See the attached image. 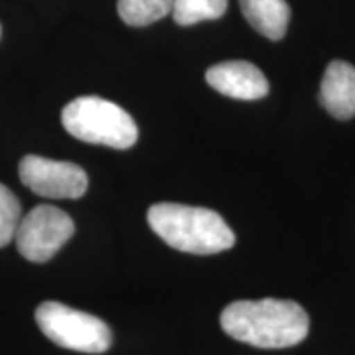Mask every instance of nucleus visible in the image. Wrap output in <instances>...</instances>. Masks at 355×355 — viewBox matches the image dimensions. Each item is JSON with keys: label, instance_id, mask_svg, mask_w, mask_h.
I'll list each match as a JSON object with an SVG mask.
<instances>
[{"label": "nucleus", "instance_id": "1", "mask_svg": "<svg viewBox=\"0 0 355 355\" xmlns=\"http://www.w3.org/2000/svg\"><path fill=\"white\" fill-rule=\"evenodd\" d=\"M220 326L225 334L243 344L260 349H285L306 339L309 318L295 301H235L222 311Z\"/></svg>", "mask_w": 355, "mask_h": 355}, {"label": "nucleus", "instance_id": "4", "mask_svg": "<svg viewBox=\"0 0 355 355\" xmlns=\"http://www.w3.org/2000/svg\"><path fill=\"white\" fill-rule=\"evenodd\" d=\"M35 319L40 331L60 347L84 354H102L112 344V334L102 319L56 301L40 304Z\"/></svg>", "mask_w": 355, "mask_h": 355}, {"label": "nucleus", "instance_id": "2", "mask_svg": "<svg viewBox=\"0 0 355 355\" xmlns=\"http://www.w3.org/2000/svg\"><path fill=\"white\" fill-rule=\"evenodd\" d=\"M146 220L162 241L186 254H219L235 243V234L225 220L206 207L158 202L148 209Z\"/></svg>", "mask_w": 355, "mask_h": 355}, {"label": "nucleus", "instance_id": "10", "mask_svg": "<svg viewBox=\"0 0 355 355\" xmlns=\"http://www.w3.org/2000/svg\"><path fill=\"white\" fill-rule=\"evenodd\" d=\"M175 0H117L121 19L130 26H146L165 19Z\"/></svg>", "mask_w": 355, "mask_h": 355}, {"label": "nucleus", "instance_id": "13", "mask_svg": "<svg viewBox=\"0 0 355 355\" xmlns=\"http://www.w3.org/2000/svg\"><path fill=\"white\" fill-rule=\"evenodd\" d=\"M0 35H2V28H0Z\"/></svg>", "mask_w": 355, "mask_h": 355}, {"label": "nucleus", "instance_id": "3", "mask_svg": "<svg viewBox=\"0 0 355 355\" xmlns=\"http://www.w3.org/2000/svg\"><path fill=\"white\" fill-rule=\"evenodd\" d=\"M61 122L69 135L92 145L127 150L139 140V128L121 105L97 96H83L63 109Z\"/></svg>", "mask_w": 355, "mask_h": 355}, {"label": "nucleus", "instance_id": "8", "mask_svg": "<svg viewBox=\"0 0 355 355\" xmlns=\"http://www.w3.org/2000/svg\"><path fill=\"white\" fill-rule=\"evenodd\" d=\"M319 101L324 109L339 121L355 117V68L352 64L340 60L327 64Z\"/></svg>", "mask_w": 355, "mask_h": 355}, {"label": "nucleus", "instance_id": "6", "mask_svg": "<svg viewBox=\"0 0 355 355\" xmlns=\"http://www.w3.org/2000/svg\"><path fill=\"white\" fill-rule=\"evenodd\" d=\"M20 181L35 194L48 199H78L87 189V175L71 162L26 155L19 165Z\"/></svg>", "mask_w": 355, "mask_h": 355}, {"label": "nucleus", "instance_id": "11", "mask_svg": "<svg viewBox=\"0 0 355 355\" xmlns=\"http://www.w3.org/2000/svg\"><path fill=\"white\" fill-rule=\"evenodd\" d=\"M229 0H175L173 19L178 25L189 26L204 20H216L224 15Z\"/></svg>", "mask_w": 355, "mask_h": 355}, {"label": "nucleus", "instance_id": "7", "mask_svg": "<svg viewBox=\"0 0 355 355\" xmlns=\"http://www.w3.org/2000/svg\"><path fill=\"white\" fill-rule=\"evenodd\" d=\"M206 81L220 94L241 101H257L268 94L265 74L248 61H225L206 71Z\"/></svg>", "mask_w": 355, "mask_h": 355}, {"label": "nucleus", "instance_id": "12", "mask_svg": "<svg viewBox=\"0 0 355 355\" xmlns=\"http://www.w3.org/2000/svg\"><path fill=\"white\" fill-rule=\"evenodd\" d=\"M20 219V201L6 184H0V247H6L13 241Z\"/></svg>", "mask_w": 355, "mask_h": 355}, {"label": "nucleus", "instance_id": "9", "mask_svg": "<svg viewBox=\"0 0 355 355\" xmlns=\"http://www.w3.org/2000/svg\"><path fill=\"white\" fill-rule=\"evenodd\" d=\"M243 17L263 37L278 42L286 35L291 8L286 0H239Z\"/></svg>", "mask_w": 355, "mask_h": 355}, {"label": "nucleus", "instance_id": "5", "mask_svg": "<svg viewBox=\"0 0 355 355\" xmlns=\"http://www.w3.org/2000/svg\"><path fill=\"white\" fill-rule=\"evenodd\" d=\"M73 234L74 222L64 211L42 204L21 216L13 241L24 259L44 263L58 254Z\"/></svg>", "mask_w": 355, "mask_h": 355}]
</instances>
